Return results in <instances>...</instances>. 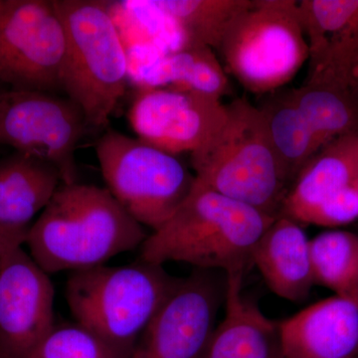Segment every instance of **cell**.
<instances>
[{"instance_id": "6da1fadb", "label": "cell", "mask_w": 358, "mask_h": 358, "mask_svg": "<svg viewBox=\"0 0 358 358\" xmlns=\"http://www.w3.org/2000/svg\"><path fill=\"white\" fill-rule=\"evenodd\" d=\"M147 238L143 226L107 188L61 183L25 244L35 263L50 275L103 265L141 248Z\"/></svg>"}, {"instance_id": "7a4b0ae2", "label": "cell", "mask_w": 358, "mask_h": 358, "mask_svg": "<svg viewBox=\"0 0 358 358\" xmlns=\"http://www.w3.org/2000/svg\"><path fill=\"white\" fill-rule=\"evenodd\" d=\"M275 217L196 180L173 215L141 245L140 260L160 266L186 263L226 275L244 273L257 242Z\"/></svg>"}, {"instance_id": "3957f363", "label": "cell", "mask_w": 358, "mask_h": 358, "mask_svg": "<svg viewBox=\"0 0 358 358\" xmlns=\"http://www.w3.org/2000/svg\"><path fill=\"white\" fill-rule=\"evenodd\" d=\"M178 279L164 266L143 260L117 267L96 266L71 272L66 300L77 324L100 339L117 358H131Z\"/></svg>"}, {"instance_id": "277c9868", "label": "cell", "mask_w": 358, "mask_h": 358, "mask_svg": "<svg viewBox=\"0 0 358 358\" xmlns=\"http://www.w3.org/2000/svg\"><path fill=\"white\" fill-rule=\"evenodd\" d=\"M190 164L211 190L275 217L281 213L288 182L262 112L245 99L226 105L220 128L190 154Z\"/></svg>"}, {"instance_id": "5b68a950", "label": "cell", "mask_w": 358, "mask_h": 358, "mask_svg": "<svg viewBox=\"0 0 358 358\" xmlns=\"http://www.w3.org/2000/svg\"><path fill=\"white\" fill-rule=\"evenodd\" d=\"M66 36L62 90L91 128H105L124 95L128 56L107 2L53 0Z\"/></svg>"}, {"instance_id": "8992f818", "label": "cell", "mask_w": 358, "mask_h": 358, "mask_svg": "<svg viewBox=\"0 0 358 358\" xmlns=\"http://www.w3.org/2000/svg\"><path fill=\"white\" fill-rule=\"evenodd\" d=\"M217 52L227 74L251 93L281 88L310 57L298 1L251 0Z\"/></svg>"}, {"instance_id": "52a82bcc", "label": "cell", "mask_w": 358, "mask_h": 358, "mask_svg": "<svg viewBox=\"0 0 358 358\" xmlns=\"http://www.w3.org/2000/svg\"><path fill=\"white\" fill-rule=\"evenodd\" d=\"M107 189L143 226L159 229L187 199L194 173L176 155L110 129L96 145Z\"/></svg>"}, {"instance_id": "ba28073f", "label": "cell", "mask_w": 358, "mask_h": 358, "mask_svg": "<svg viewBox=\"0 0 358 358\" xmlns=\"http://www.w3.org/2000/svg\"><path fill=\"white\" fill-rule=\"evenodd\" d=\"M66 36L53 0H3L0 84L17 91L62 90Z\"/></svg>"}, {"instance_id": "9c48e42d", "label": "cell", "mask_w": 358, "mask_h": 358, "mask_svg": "<svg viewBox=\"0 0 358 358\" xmlns=\"http://www.w3.org/2000/svg\"><path fill=\"white\" fill-rule=\"evenodd\" d=\"M87 127L84 113L69 98L0 90V145L51 164L63 185L78 182L75 154Z\"/></svg>"}, {"instance_id": "30bf717a", "label": "cell", "mask_w": 358, "mask_h": 358, "mask_svg": "<svg viewBox=\"0 0 358 358\" xmlns=\"http://www.w3.org/2000/svg\"><path fill=\"white\" fill-rule=\"evenodd\" d=\"M222 300L211 271L179 278L141 334L131 358H203Z\"/></svg>"}, {"instance_id": "8fae6325", "label": "cell", "mask_w": 358, "mask_h": 358, "mask_svg": "<svg viewBox=\"0 0 358 358\" xmlns=\"http://www.w3.org/2000/svg\"><path fill=\"white\" fill-rule=\"evenodd\" d=\"M53 284L22 247L0 250V358H29L53 331Z\"/></svg>"}, {"instance_id": "7c38bea8", "label": "cell", "mask_w": 358, "mask_h": 358, "mask_svg": "<svg viewBox=\"0 0 358 358\" xmlns=\"http://www.w3.org/2000/svg\"><path fill=\"white\" fill-rule=\"evenodd\" d=\"M225 117L220 100L173 87L143 89L129 112L138 138L174 155L201 148Z\"/></svg>"}, {"instance_id": "4fadbf2b", "label": "cell", "mask_w": 358, "mask_h": 358, "mask_svg": "<svg viewBox=\"0 0 358 358\" xmlns=\"http://www.w3.org/2000/svg\"><path fill=\"white\" fill-rule=\"evenodd\" d=\"M275 358H358V294H336L278 324Z\"/></svg>"}, {"instance_id": "5bb4252c", "label": "cell", "mask_w": 358, "mask_h": 358, "mask_svg": "<svg viewBox=\"0 0 358 358\" xmlns=\"http://www.w3.org/2000/svg\"><path fill=\"white\" fill-rule=\"evenodd\" d=\"M62 183L51 164L14 152L0 159V250L22 247Z\"/></svg>"}, {"instance_id": "9a60e30c", "label": "cell", "mask_w": 358, "mask_h": 358, "mask_svg": "<svg viewBox=\"0 0 358 358\" xmlns=\"http://www.w3.org/2000/svg\"><path fill=\"white\" fill-rule=\"evenodd\" d=\"M310 242L301 224L282 214L274 219L257 242L252 264L273 293L284 300H306L315 284Z\"/></svg>"}, {"instance_id": "2e32d148", "label": "cell", "mask_w": 358, "mask_h": 358, "mask_svg": "<svg viewBox=\"0 0 358 358\" xmlns=\"http://www.w3.org/2000/svg\"><path fill=\"white\" fill-rule=\"evenodd\" d=\"M243 273L226 275L225 315L203 358H275L278 324L242 294Z\"/></svg>"}, {"instance_id": "e0dca14e", "label": "cell", "mask_w": 358, "mask_h": 358, "mask_svg": "<svg viewBox=\"0 0 358 358\" xmlns=\"http://www.w3.org/2000/svg\"><path fill=\"white\" fill-rule=\"evenodd\" d=\"M357 182L358 134L339 136L320 148L303 167L287 193L280 214L300 223L315 205Z\"/></svg>"}, {"instance_id": "ac0fdd59", "label": "cell", "mask_w": 358, "mask_h": 358, "mask_svg": "<svg viewBox=\"0 0 358 358\" xmlns=\"http://www.w3.org/2000/svg\"><path fill=\"white\" fill-rule=\"evenodd\" d=\"M143 89L185 90L220 100L230 93V82L213 49L190 42L178 50L159 56L141 79Z\"/></svg>"}, {"instance_id": "d6986e66", "label": "cell", "mask_w": 358, "mask_h": 358, "mask_svg": "<svg viewBox=\"0 0 358 358\" xmlns=\"http://www.w3.org/2000/svg\"><path fill=\"white\" fill-rule=\"evenodd\" d=\"M289 92L322 145L339 136L358 134V100L345 84L308 73L305 83Z\"/></svg>"}, {"instance_id": "ffe728a7", "label": "cell", "mask_w": 358, "mask_h": 358, "mask_svg": "<svg viewBox=\"0 0 358 358\" xmlns=\"http://www.w3.org/2000/svg\"><path fill=\"white\" fill-rule=\"evenodd\" d=\"M287 182L293 183L308 160L324 147L291 92L275 96L259 108Z\"/></svg>"}, {"instance_id": "44dd1931", "label": "cell", "mask_w": 358, "mask_h": 358, "mask_svg": "<svg viewBox=\"0 0 358 358\" xmlns=\"http://www.w3.org/2000/svg\"><path fill=\"white\" fill-rule=\"evenodd\" d=\"M179 26L190 42L217 51L251 0H145Z\"/></svg>"}, {"instance_id": "7402d4cb", "label": "cell", "mask_w": 358, "mask_h": 358, "mask_svg": "<svg viewBox=\"0 0 358 358\" xmlns=\"http://www.w3.org/2000/svg\"><path fill=\"white\" fill-rule=\"evenodd\" d=\"M313 280L338 296L358 294V236L346 231L322 233L310 242Z\"/></svg>"}, {"instance_id": "603a6c76", "label": "cell", "mask_w": 358, "mask_h": 358, "mask_svg": "<svg viewBox=\"0 0 358 358\" xmlns=\"http://www.w3.org/2000/svg\"><path fill=\"white\" fill-rule=\"evenodd\" d=\"M299 18L312 63L324 51L327 40L358 26V0L298 1Z\"/></svg>"}, {"instance_id": "cb8c5ba5", "label": "cell", "mask_w": 358, "mask_h": 358, "mask_svg": "<svg viewBox=\"0 0 358 358\" xmlns=\"http://www.w3.org/2000/svg\"><path fill=\"white\" fill-rule=\"evenodd\" d=\"M29 358H117L94 334L79 324L54 327Z\"/></svg>"}, {"instance_id": "d4e9b609", "label": "cell", "mask_w": 358, "mask_h": 358, "mask_svg": "<svg viewBox=\"0 0 358 358\" xmlns=\"http://www.w3.org/2000/svg\"><path fill=\"white\" fill-rule=\"evenodd\" d=\"M358 219V182L346 186L313 207L301 224H315L324 227H336Z\"/></svg>"}, {"instance_id": "484cf974", "label": "cell", "mask_w": 358, "mask_h": 358, "mask_svg": "<svg viewBox=\"0 0 358 358\" xmlns=\"http://www.w3.org/2000/svg\"><path fill=\"white\" fill-rule=\"evenodd\" d=\"M350 85L352 93L355 94L358 100V45L355 56H353L352 66H350Z\"/></svg>"}, {"instance_id": "4316f807", "label": "cell", "mask_w": 358, "mask_h": 358, "mask_svg": "<svg viewBox=\"0 0 358 358\" xmlns=\"http://www.w3.org/2000/svg\"><path fill=\"white\" fill-rule=\"evenodd\" d=\"M2 3H3V0H0V8H1Z\"/></svg>"}]
</instances>
